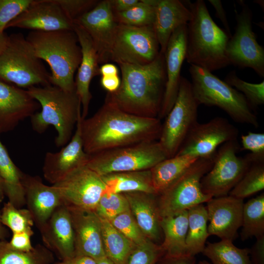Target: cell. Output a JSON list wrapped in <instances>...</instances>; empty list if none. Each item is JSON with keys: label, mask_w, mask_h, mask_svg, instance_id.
<instances>
[{"label": "cell", "mask_w": 264, "mask_h": 264, "mask_svg": "<svg viewBox=\"0 0 264 264\" xmlns=\"http://www.w3.org/2000/svg\"><path fill=\"white\" fill-rule=\"evenodd\" d=\"M50 77L22 34L8 36L6 46L0 55V81L27 88L38 85H50Z\"/></svg>", "instance_id": "52a82bcc"}, {"label": "cell", "mask_w": 264, "mask_h": 264, "mask_svg": "<svg viewBox=\"0 0 264 264\" xmlns=\"http://www.w3.org/2000/svg\"><path fill=\"white\" fill-rule=\"evenodd\" d=\"M239 134L238 129L223 117H216L204 123L197 122L176 155H189L198 158L213 157L220 145L237 140Z\"/></svg>", "instance_id": "9a60e30c"}, {"label": "cell", "mask_w": 264, "mask_h": 264, "mask_svg": "<svg viewBox=\"0 0 264 264\" xmlns=\"http://www.w3.org/2000/svg\"><path fill=\"white\" fill-rule=\"evenodd\" d=\"M206 203L209 236L233 241L242 226L243 199L228 195L212 198Z\"/></svg>", "instance_id": "ffe728a7"}, {"label": "cell", "mask_w": 264, "mask_h": 264, "mask_svg": "<svg viewBox=\"0 0 264 264\" xmlns=\"http://www.w3.org/2000/svg\"><path fill=\"white\" fill-rule=\"evenodd\" d=\"M241 239L245 241L264 236V194L244 203Z\"/></svg>", "instance_id": "e575fe53"}, {"label": "cell", "mask_w": 264, "mask_h": 264, "mask_svg": "<svg viewBox=\"0 0 264 264\" xmlns=\"http://www.w3.org/2000/svg\"><path fill=\"white\" fill-rule=\"evenodd\" d=\"M186 3L192 14L186 26L187 63L211 72L226 67L227 34L214 22L204 0Z\"/></svg>", "instance_id": "3957f363"}, {"label": "cell", "mask_w": 264, "mask_h": 264, "mask_svg": "<svg viewBox=\"0 0 264 264\" xmlns=\"http://www.w3.org/2000/svg\"><path fill=\"white\" fill-rule=\"evenodd\" d=\"M97 264H114L108 258L105 257L97 261Z\"/></svg>", "instance_id": "91938a15"}, {"label": "cell", "mask_w": 264, "mask_h": 264, "mask_svg": "<svg viewBox=\"0 0 264 264\" xmlns=\"http://www.w3.org/2000/svg\"><path fill=\"white\" fill-rule=\"evenodd\" d=\"M168 158L158 140L145 141L89 155L86 166L100 176L150 170Z\"/></svg>", "instance_id": "ba28073f"}, {"label": "cell", "mask_w": 264, "mask_h": 264, "mask_svg": "<svg viewBox=\"0 0 264 264\" xmlns=\"http://www.w3.org/2000/svg\"><path fill=\"white\" fill-rule=\"evenodd\" d=\"M8 236V232L5 226L2 224L1 220V208L0 203V242L5 240Z\"/></svg>", "instance_id": "6f0895ef"}, {"label": "cell", "mask_w": 264, "mask_h": 264, "mask_svg": "<svg viewBox=\"0 0 264 264\" xmlns=\"http://www.w3.org/2000/svg\"><path fill=\"white\" fill-rule=\"evenodd\" d=\"M5 197L3 182L0 177V203L3 201Z\"/></svg>", "instance_id": "680465c9"}, {"label": "cell", "mask_w": 264, "mask_h": 264, "mask_svg": "<svg viewBox=\"0 0 264 264\" xmlns=\"http://www.w3.org/2000/svg\"><path fill=\"white\" fill-rule=\"evenodd\" d=\"M73 31L76 34L81 49L82 59L78 68L75 85L77 95L81 103V117L86 118L92 98L89 86L93 78L100 75L98 58L90 37L80 25L73 23Z\"/></svg>", "instance_id": "d4e9b609"}, {"label": "cell", "mask_w": 264, "mask_h": 264, "mask_svg": "<svg viewBox=\"0 0 264 264\" xmlns=\"http://www.w3.org/2000/svg\"><path fill=\"white\" fill-rule=\"evenodd\" d=\"M121 79L119 75L101 76L100 84L108 93H113L119 88Z\"/></svg>", "instance_id": "f907efd6"}, {"label": "cell", "mask_w": 264, "mask_h": 264, "mask_svg": "<svg viewBox=\"0 0 264 264\" xmlns=\"http://www.w3.org/2000/svg\"><path fill=\"white\" fill-rule=\"evenodd\" d=\"M161 264H196V258L191 256L171 257L165 255Z\"/></svg>", "instance_id": "f5cc1de1"}, {"label": "cell", "mask_w": 264, "mask_h": 264, "mask_svg": "<svg viewBox=\"0 0 264 264\" xmlns=\"http://www.w3.org/2000/svg\"><path fill=\"white\" fill-rule=\"evenodd\" d=\"M254 2L257 3V4H259L262 8L263 7V9H264V0H255L254 1Z\"/></svg>", "instance_id": "94428289"}, {"label": "cell", "mask_w": 264, "mask_h": 264, "mask_svg": "<svg viewBox=\"0 0 264 264\" xmlns=\"http://www.w3.org/2000/svg\"><path fill=\"white\" fill-rule=\"evenodd\" d=\"M98 217L107 257L114 264H127L128 258L136 245L117 230L109 220Z\"/></svg>", "instance_id": "d6a6232c"}, {"label": "cell", "mask_w": 264, "mask_h": 264, "mask_svg": "<svg viewBox=\"0 0 264 264\" xmlns=\"http://www.w3.org/2000/svg\"><path fill=\"white\" fill-rule=\"evenodd\" d=\"M224 81L242 93L254 110L264 104V81L258 84L248 83L240 78L235 70H232L227 74Z\"/></svg>", "instance_id": "ab89813d"}, {"label": "cell", "mask_w": 264, "mask_h": 264, "mask_svg": "<svg viewBox=\"0 0 264 264\" xmlns=\"http://www.w3.org/2000/svg\"><path fill=\"white\" fill-rule=\"evenodd\" d=\"M118 65L120 86L114 92H108L105 101L130 114L157 118L166 82L164 53L160 52L154 61L145 65Z\"/></svg>", "instance_id": "7a4b0ae2"}, {"label": "cell", "mask_w": 264, "mask_h": 264, "mask_svg": "<svg viewBox=\"0 0 264 264\" xmlns=\"http://www.w3.org/2000/svg\"><path fill=\"white\" fill-rule=\"evenodd\" d=\"M242 150H249L246 156L252 163L264 162V133L249 132L241 136Z\"/></svg>", "instance_id": "f6af8a7d"}, {"label": "cell", "mask_w": 264, "mask_h": 264, "mask_svg": "<svg viewBox=\"0 0 264 264\" xmlns=\"http://www.w3.org/2000/svg\"><path fill=\"white\" fill-rule=\"evenodd\" d=\"M118 72L117 66L110 63L103 64L99 67V73L101 76L118 75Z\"/></svg>", "instance_id": "11a10c76"}, {"label": "cell", "mask_w": 264, "mask_h": 264, "mask_svg": "<svg viewBox=\"0 0 264 264\" xmlns=\"http://www.w3.org/2000/svg\"><path fill=\"white\" fill-rule=\"evenodd\" d=\"M241 10H235L236 26L227 43L225 54L229 65L240 68L252 69L264 77V48L252 30L253 13L243 0H239Z\"/></svg>", "instance_id": "7c38bea8"}, {"label": "cell", "mask_w": 264, "mask_h": 264, "mask_svg": "<svg viewBox=\"0 0 264 264\" xmlns=\"http://www.w3.org/2000/svg\"><path fill=\"white\" fill-rule=\"evenodd\" d=\"M68 208L94 211L106 186L101 176L86 165L73 170L53 184Z\"/></svg>", "instance_id": "5bb4252c"}, {"label": "cell", "mask_w": 264, "mask_h": 264, "mask_svg": "<svg viewBox=\"0 0 264 264\" xmlns=\"http://www.w3.org/2000/svg\"><path fill=\"white\" fill-rule=\"evenodd\" d=\"M208 2L215 9L216 17L221 21L225 28V32L230 38L232 34L226 14L222 4L221 1L220 0H208Z\"/></svg>", "instance_id": "681fc988"}, {"label": "cell", "mask_w": 264, "mask_h": 264, "mask_svg": "<svg viewBox=\"0 0 264 264\" xmlns=\"http://www.w3.org/2000/svg\"><path fill=\"white\" fill-rule=\"evenodd\" d=\"M36 56L50 66L51 85L75 91L74 75L82 59L81 49L73 30L31 31L26 37Z\"/></svg>", "instance_id": "277c9868"}, {"label": "cell", "mask_w": 264, "mask_h": 264, "mask_svg": "<svg viewBox=\"0 0 264 264\" xmlns=\"http://www.w3.org/2000/svg\"><path fill=\"white\" fill-rule=\"evenodd\" d=\"M198 158L189 155H176L161 161L151 169L156 194L159 195L165 191Z\"/></svg>", "instance_id": "f546056e"}, {"label": "cell", "mask_w": 264, "mask_h": 264, "mask_svg": "<svg viewBox=\"0 0 264 264\" xmlns=\"http://www.w3.org/2000/svg\"><path fill=\"white\" fill-rule=\"evenodd\" d=\"M163 253L164 252L161 246L148 239L144 243L135 247L127 264H155Z\"/></svg>", "instance_id": "7bdbcfd3"}, {"label": "cell", "mask_w": 264, "mask_h": 264, "mask_svg": "<svg viewBox=\"0 0 264 264\" xmlns=\"http://www.w3.org/2000/svg\"><path fill=\"white\" fill-rule=\"evenodd\" d=\"M33 0H0V32L8 24L25 10Z\"/></svg>", "instance_id": "ee69618b"}, {"label": "cell", "mask_w": 264, "mask_h": 264, "mask_svg": "<svg viewBox=\"0 0 264 264\" xmlns=\"http://www.w3.org/2000/svg\"><path fill=\"white\" fill-rule=\"evenodd\" d=\"M199 105L191 81L181 76L176 98L166 116L158 139L168 158L176 154L190 129L198 122Z\"/></svg>", "instance_id": "30bf717a"}, {"label": "cell", "mask_w": 264, "mask_h": 264, "mask_svg": "<svg viewBox=\"0 0 264 264\" xmlns=\"http://www.w3.org/2000/svg\"><path fill=\"white\" fill-rule=\"evenodd\" d=\"M101 176L106 186L105 193L141 192L157 194L150 169L113 173Z\"/></svg>", "instance_id": "f1b7e54d"}, {"label": "cell", "mask_w": 264, "mask_h": 264, "mask_svg": "<svg viewBox=\"0 0 264 264\" xmlns=\"http://www.w3.org/2000/svg\"><path fill=\"white\" fill-rule=\"evenodd\" d=\"M139 0H110L113 13L128 10L138 3Z\"/></svg>", "instance_id": "816d5d0a"}, {"label": "cell", "mask_w": 264, "mask_h": 264, "mask_svg": "<svg viewBox=\"0 0 264 264\" xmlns=\"http://www.w3.org/2000/svg\"><path fill=\"white\" fill-rule=\"evenodd\" d=\"M22 174L13 162L0 140V177L3 182L5 196L9 202L19 208L25 205Z\"/></svg>", "instance_id": "4dcf8cb0"}, {"label": "cell", "mask_w": 264, "mask_h": 264, "mask_svg": "<svg viewBox=\"0 0 264 264\" xmlns=\"http://www.w3.org/2000/svg\"><path fill=\"white\" fill-rule=\"evenodd\" d=\"M162 124L158 118L128 113L108 102L91 117L82 119L84 151L88 155L159 139Z\"/></svg>", "instance_id": "6da1fadb"}, {"label": "cell", "mask_w": 264, "mask_h": 264, "mask_svg": "<svg viewBox=\"0 0 264 264\" xmlns=\"http://www.w3.org/2000/svg\"><path fill=\"white\" fill-rule=\"evenodd\" d=\"M157 0H139L127 11L113 13L118 24L133 26H146L154 23Z\"/></svg>", "instance_id": "8d00e7d4"}, {"label": "cell", "mask_w": 264, "mask_h": 264, "mask_svg": "<svg viewBox=\"0 0 264 264\" xmlns=\"http://www.w3.org/2000/svg\"><path fill=\"white\" fill-rule=\"evenodd\" d=\"M1 220L12 233L26 232L32 236L34 234L32 229L34 221L27 208H17L9 201L4 203L1 208Z\"/></svg>", "instance_id": "f35d334b"}, {"label": "cell", "mask_w": 264, "mask_h": 264, "mask_svg": "<svg viewBox=\"0 0 264 264\" xmlns=\"http://www.w3.org/2000/svg\"><path fill=\"white\" fill-rule=\"evenodd\" d=\"M186 26L177 28L171 35L164 53L166 82L160 110L159 119L166 117L176 98L181 76V66L186 59Z\"/></svg>", "instance_id": "d6986e66"}, {"label": "cell", "mask_w": 264, "mask_h": 264, "mask_svg": "<svg viewBox=\"0 0 264 264\" xmlns=\"http://www.w3.org/2000/svg\"><path fill=\"white\" fill-rule=\"evenodd\" d=\"M55 1L73 23L77 19L91 10L99 1L96 0H55Z\"/></svg>", "instance_id": "bcb514c9"}, {"label": "cell", "mask_w": 264, "mask_h": 264, "mask_svg": "<svg viewBox=\"0 0 264 264\" xmlns=\"http://www.w3.org/2000/svg\"><path fill=\"white\" fill-rule=\"evenodd\" d=\"M26 90L42 108L40 112L30 117L33 129L42 133L49 126H53L57 132L56 145L58 147L66 145L81 115V103L76 91H66L51 85L32 86Z\"/></svg>", "instance_id": "5b68a950"}, {"label": "cell", "mask_w": 264, "mask_h": 264, "mask_svg": "<svg viewBox=\"0 0 264 264\" xmlns=\"http://www.w3.org/2000/svg\"><path fill=\"white\" fill-rule=\"evenodd\" d=\"M109 221L136 246L141 244L148 239L138 226L130 209L119 214Z\"/></svg>", "instance_id": "b9f144b4"}, {"label": "cell", "mask_w": 264, "mask_h": 264, "mask_svg": "<svg viewBox=\"0 0 264 264\" xmlns=\"http://www.w3.org/2000/svg\"><path fill=\"white\" fill-rule=\"evenodd\" d=\"M64 263L66 264H97V261L87 256L76 255Z\"/></svg>", "instance_id": "db71d44e"}, {"label": "cell", "mask_w": 264, "mask_h": 264, "mask_svg": "<svg viewBox=\"0 0 264 264\" xmlns=\"http://www.w3.org/2000/svg\"><path fill=\"white\" fill-rule=\"evenodd\" d=\"M189 71L199 105L217 107L236 122L259 127L254 110L242 93L203 68L190 65Z\"/></svg>", "instance_id": "8992f818"}, {"label": "cell", "mask_w": 264, "mask_h": 264, "mask_svg": "<svg viewBox=\"0 0 264 264\" xmlns=\"http://www.w3.org/2000/svg\"><path fill=\"white\" fill-rule=\"evenodd\" d=\"M8 38V36H7L4 33L0 32V55L6 46Z\"/></svg>", "instance_id": "9f6ffc18"}, {"label": "cell", "mask_w": 264, "mask_h": 264, "mask_svg": "<svg viewBox=\"0 0 264 264\" xmlns=\"http://www.w3.org/2000/svg\"><path fill=\"white\" fill-rule=\"evenodd\" d=\"M264 189V162L253 163L229 195L243 199Z\"/></svg>", "instance_id": "74e56055"}, {"label": "cell", "mask_w": 264, "mask_h": 264, "mask_svg": "<svg viewBox=\"0 0 264 264\" xmlns=\"http://www.w3.org/2000/svg\"><path fill=\"white\" fill-rule=\"evenodd\" d=\"M187 211V254L195 257L196 255L202 253L209 236L208 232V214L206 207L203 204L191 207Z\"/></svg>", "instance_id": "1f68e13d"}, {"label": "cell", "mask_w": 264, "mask_h": 264, "mask_svg": "<svg viewBox=\"0 0 264 264\" xmlns=\"http://www.w3.org/2000/svg\"><path fill=\"white\" fill-rule=\"evenodd\" d=\"M131 213L145 236L151 241H158L162 236L161 217L158 207L157 194L141 192L123 193Z\"/></svg>", "instance_id": "4316f807"}, {"label": "cell", "mask_w": 264, "mask_h": 264, "mask_svg": "<svg viewBox=\"0 0 264 264\" xmlns=\"http://www.w3.org/2000/svg\"><path fill=\"white\" fill-rule=\"evenodd\" d=\"M54 261L53 252L44 245L23 252L12 248L5 240L0 242V264H51Z\"/></svg>", "instance_id": "836d02e7"}, {"label": "cell", "mask_w": 264, "mask_h": 264, "mask_svg": "<svg viewBox=\"0 0 264 264\" xmlns=\"http://www.w3.org/2000/svg\"><path fill=\"white\" fill-rule=\"evenodd\" d=\"M160 225L164 235V240L160 246L165 255L171 257L188 256L186 244L187 210L161 218Z\"/></svg>", "instance_id": "83f0119b"}, {"label": "cell", "mask_w": 264, "mask_h": 264, "mask_svg": "<svg viewBox=\"0 0 264 264\" xmlns=\"http://www.w3.org/2000/svg\"><path fill=\"white\" fill-rule=\"evenodd\" d=\"M68 209L74 232L75 256H87L96 261L107 257L100 221L94 211Z\"/></svg>", "instance_id": "603a6c76"}, {"label": "cell", "mask_w": 264, "mask_h": 264, "mask_svg": "<svg viewBox=\"0 0 264 264\" xmlns=\"http://www.w3.org/2000/svg\"><path fill=\"white\" fill-rule=\"evenodd\" d=\"M90 37L99 65L110 62L111 49L118 23L115 22L110 0L99 1L90 11L73 22Z\"/></svg>", "instance_id": "2e32d148"}, {"label": "cell", "mask_w": 264, "mask_h": 264, "mask_svg": "<svg viewBox=\"0 0 264 264\" xmlns=\"http://www.w3.org/2000/svg\"><path fill=\"white\" fill-rule=\"evenodd\" d=\"M32 235L26 232L13 233L9 242L10 246L14 249L23 252L32 250L34 247L31 242Z\"/></svg>", "instance_id": "7dc6e473"}, {"label": "cell", "mask_w": 264, "mask_h": 264, "mask_svg": "<svg viewBox=\"0 0 264 264\" xmlns=\"http://www.w3.org/2000/svg\"><path fill=\"white\" fill-rule=\"evenodd\" d=\"M248 248L236 246L233 241L221 240L208 242L202 252L212 264H251Z\"/></svg>", "instance_id": "d590c367"}, {"label": "cell", "mask_w": 264, "mask_h": 264, "mask_svg": "<svg viewBox=\"0 0 264 264\" xmlns=\"http://www.w3.org/2000/svg\"><path fill=\"white\" fill-rule=\"evenodd\" d=\"M66 264V263L63 262V263H60V264Z\"/></svg>", "instance_id": "be15d7a7"}, {"label": "cell", "mask_w": 264, "mask_h": 264, "mask_svg": "<svg viewBox=\"0 0 264 264\" xmlns=\"http://www.w3.org/2000/svg\"><path fill=\"white\" fill-rule=\"evenodd\" d=\"M197 264H212L205 260L199 261Z\"/></svg>", "instance_id": "6125c7cd"}, {"label": "cell", "mask_w": 264, "mask_h": 264, "mask_svg": "<svg viewBox=\"0 0 264 264\" xmlns=\"http://www.w3.org/2000/svg\"><path fill=\"white\" fill-rule=\"evenodd\" d=\"M160 50L153 25L138 27L118 24L110 61L117 64L145 65L154 61Z\"/></svg>", "instance_id": "4fadbf2b"}, {"label": "cell", "mask_w": 264, "mask_h": 264, "mask_svg": "<svg viewBox=\"0 0 264 264\" xmlns=\"http://www.w3.org/2000/svg\"><path fill=\"white\" fill-rule=\"evenodd\" d=\"M251 264H264V236L256 238V241L249 248Z\"/></svg>", "instance_id": "c3c4849f"}, {"label": "cell", "mask_w": 264, "mask_h": 264, "mask_svg": "<svg viewBox=\"0 0 264 264\" xmlns=\"http://www.w3.org/2000/svg\"><path fill=\"white\" fill-rule=\"evenodd\" d=\"M31 31L73 30V23L55 0H33L30 5L6 26Z\"/></svg>", "instance_id": "e0dca14e"}, {"label": "cell", "mask_w": 264, "mask_h": 264, "mask_svg": "<svg viewBox=\"0 0 264 264\" xmlns=\"http://www.w3.org/2000/svg\"><path fill=\"white\" fill-rule=\"evenodd\" d=\"M80 115L76 125V129L70 141L56 153L47 152L43 167L44 178L54 184L68 173L86 165L89 155L84 150L81 132Z\"/></svg>", "instance_id": "ac0fdd59"}, {"label": "cell", "mask_w": 264, "mask_h": 264, "mask_svg": "<svg viewBox=\"0 0 264 264\" xmlns=\"http://www.w3.org/2000/svg\"><path fill=\"white\" fill-rule=\"evenodd\" d=\"M214 156L198 158L169 187L158 195V207L161 218L187 210L206 203L212 198L202 192L200 181L211 169Z\"/></svg>", "instance_id": "9c48e42d"}, {"label": "cell", "mask_w": 264, "mask_h": 264, "mask_svg": "<svg viewBox=\"0 0 264 264\" xmlns=\"http://www.w3.org/2000/svg\"><path fill=\"white\" fill-rule=\"evenodd\" d=\"M191 16L190 10L181 1L157 0L153 26L160 52L164 53L172 33L180 26L187 25Z\"/></svg>", "instance_id": "484cf974"}, {"label": "cell", "mask_w": 264, "mask_h": 264, "mask_svg": "<svg viewBox=\"0 0 264 264\" xmlns=\"http://www.w3.org/2000/svg\"><path fill=\"white\" fill-rule=\"evenodd\" d=\"M239 148L236 140L223 143L217 150L211 169L200 181L205 194L212 198L228 195L247 172L252 162L246 155H237Z\"/></svg>", "instance_id": "8fae6325"}, {"label": "cell", "mask_w": 264, "mask_h": 264, "mask_svg": "<svg viewBox=\"0 0 264 264\" xmlns=\"http://www.w3.org/2000/svg\"><path fill=\"white\" fill-rule=\"evenodd\" d=\"M40 107L26 89L0 81V135L13 130Z\"/></svg>", "instance_id": "7402d4cb"}, {"label": "cell", "mask_w": 264, "mask_h": 264, "mask_svg": "<svg viewBox=\"0 0 264 264\" xmlns=\"http://www.w3.org/2000/svg\"><path fill=\"white\" fill-rule=\"evenodd\" d=\"M22 184L27 209L41 231L56 209L63 204L60 195L55 186L44 184L38 176L23 173Z\"/></svg>", "instance_id": "44dd1931"}, {"label": "cell", "mask_w": 264, "mask_h": 264, "mask_svg": "<svg viewBox=\"0 0 264 264\" xmlns=\"http://www.w3.org/2000/svg\"><path fill=\"white\" fill-rule=\"evenodd\" d=\"M129 209L124 194L105 193L100 198L94 212L98 217L110 220Z\"/></svg>", "instance_id": "60d3db41"}, {"label": "cell", "mask_w": 264, "mask_h": 264, "mask_svg": "<svg viewBox=\"0 0 264 264\" xmlns=\"http://www.w3.org/2000/svg\"><path fill=\"white\" fill-rule=\"evenodd\" d=\"M44 245L65 262L75 256V236L70 213L62 204L40 231Z\"/></svg>", "instance_id": "cb8c5ba5"}]
</instances>
